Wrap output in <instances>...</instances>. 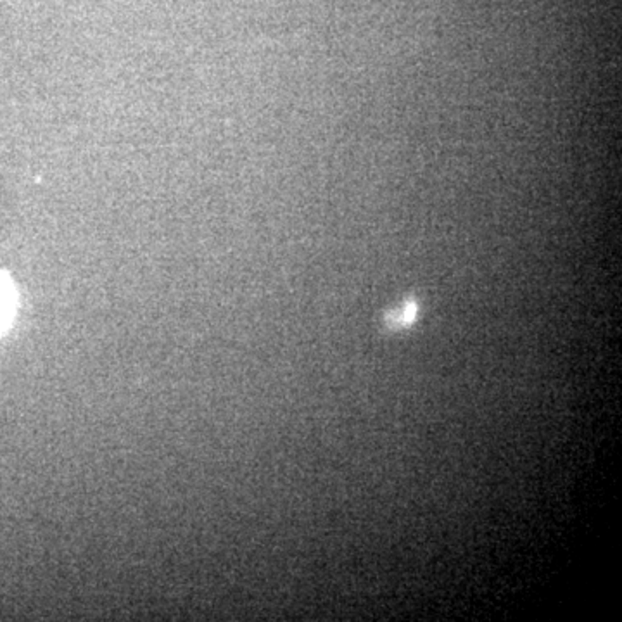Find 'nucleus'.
Listing matches in <instances>:
<instances>
[{
  "label": "nucleus",
  "mask_w": 622,
  "mask_h": 622,
  "mask_svg": "<svg viewBox=\"0 0 622 622\" xmlns=\"http://www.w3.org/2000/svg\"><path fill=\"white\" fill-rule=\"evenodd\" d=\"M18 306V294L11 277L0 271V335L11 327Z\"/></svg>",
  "instance_id": "1"
},
{
  "label": "nucleus",
  "mask_w": 622,
  "mask_h": 622,
  "mask_svg": "<svg viewBox=\"0 0 622 622\" xmlns=\"http://www.w3.org/2000/svg\"><path fill=\"white\" fill-rule=\"evenodd\" d=\"M416 315V306L413 302H406L403 308L392 311L391 317L388 318V324L392 327H399V325H408L412 324V320Z\"/></svg>",
  "instance_id": "2"
}]
</instances>
